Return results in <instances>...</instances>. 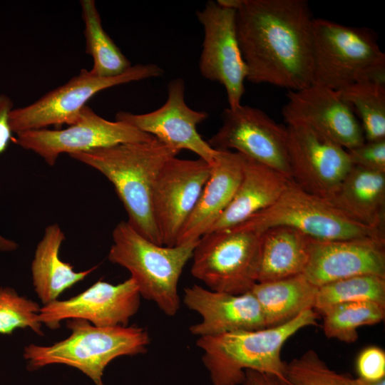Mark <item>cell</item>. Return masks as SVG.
Segmentation results:
<instances>
[{
    "mask_svg": "<svg viewBox=\"0 0 385 385\" xmlns=\"http://www.w3.org/2000/svg\"><path fill=\"white\" fill-rule=\"evenodd\" d=\"M247 80L298 91L312 84V23L306 0H236Z\"/></svg>",
    "mask_w": 385,
    "mask_h": 385,
    "instance_id": "1",
    "label": "cell"
},
{
    "mask_svg": "<svg viewBox=\"0 0 385 385\" xmlns=\"http://www.w3.org/2000/svg\"><path fill=\"white\" fill-rule=\"evenodd\" d=\"M179 153L155 138L69 155L108 178L127 212L128 223L148 240L163 245L153 216V188L163 165Z\"/></svg>",
    "mask_w": 385,
    "mask_h": 385,
    "instance_id": "2",
    "label": "cell"
},
{
    "mask_svg": "<svg viewBox=\"0 0 385 385\" xmlns=\"http://www.w3.org/2000/svg\"><path fill=\"white\" fill-rule=\"evenodd\" d=\"M317 319L314 309H308L280 326L198 337L196 344L212 385H241L247 370L284 377V344L300 329L316 325Z\"/></svg>",
    "mask_w": 385,
    "mask_h": 385,
    "instance_id": "3",
    "label": "cell"
},
{
    "mask_svg": "<svg viewBox=\"0 0 385 385\" xmlns=\"http://www.w3.org/2000/svg\"><path fill=\"white\" fill-rule=\"evenodd\" d=\"M385 83V54L367 29L314 19L312 84L340 91L353 83Z\"/></svg>",
    "mask_w": 385,
    "mask_h": 385,
    "instance_id": "4",
    "label": "cell"
},
{
    "mask_svg": "<svg viewBox=\"0 0 385 385\" xmlns=\"http://www.w3.org/2000/svg\"><path fill=\"white\" fill-rule=\"evenodd\" d=\"M110 262L127 269L140 296L153 302L166 315L180 309L178 286L196 244L168 247L148 240L128 221H120L113 230Z\"/></svg>",
    "mask_w": 385,
    "mask_h": 385,
    "instance_id": "5",
    "label": "cell"
},
{
    "mask_svg": "<svg viewBox=\"0 0 385 385\" xmlns=\"http://www.w3.org/2000/svg\"><path fill=\"white\" fill-rule=\"evenodd\" d=\"M71 331L64 340L48 346L30 344L24 356L33 369L63 364L78 369L96 385H104L103 371L114 359L144 354L150 344L148 332L137 326L96 327L81 319H69Z\"/></svg>",
    "mask_w": 385,
    "mask_h": 385,
    "instance_id": "6",
    "label": "cell"
},
{
    "mask_svg": "<svg viewBox=\"0 0 385 385\" xmlns=\"http://www.w3.org/2000/svg\"><path fill=\"white\" fill-rule=\"evenodd\" d=\"M261 232L232 227L205 234L192 252V275L208 289L242 294L257 282Z\"/></svg>",
    "mask_w": 385,
    "mask_h": 385,
    "instance_id": "7",
    "label": "cell"
},
{
    "mask_svg": "<svg viewBox=\"0 0 385 385\" xmlns=\"http://www.w3.org/2000/svg\"><path fill=\"white\" fill-rule=\"evenodd\" d=\"M237 226L258 232L272 227L287 226L317 240L363 237L385 240V232L354 221L292 180L274 203Z\"/></svg>",
    "mask_w": 385,
    "mask_h": 385,
    "instance_id": "8",
    "label": "cell"
},
{
    "mask_svg": "<svg viewBox=\"0 0 385 385\" xmlns=\"http://www.w3.org/2000/svg\"><path fill=\"white\" fill-rule=\"evenodd\" d=\"M163 73V69L155 63L131 66L123 73L112 77L98 76L81 69L78 76L33 103L13 108L9 113L11 130L17 134L49 125H69L77 120L87 101L99 91L132 81L160 77Z\"/></svg>",
    "mask_w": 385,
    "mask_h": 385,
    "instance_id": "9",
    "label": "cell"
},
{
    "mask_svg": "<svg viewBox=\"0 0 385 385\" xmlns=\"http://www.w3.org/2000/svg\"><path fill=\"white\" fill-rule=\"evenodd\" d=\"M15 142L40 155L49 165L61 154L86 152L117 144L150 141L155 138L121 121H110L86 105L77 120L65 129L42 128L16 134Z\"/></svg>",
    "mask_w": 385,
    "mask_h": 385,
    "instance_id": "10",
    "label": "cell"
},
{
    "mask_svg": "<svg viewBox=\"0 0 385 385\" xmlns=\"http://www.w3.org/2000/svg\"><path fill=\"white\" fill-rule=\"evenodd\" d=\"M222 120L221 127L207 140L212 148L239 153L291 178L286 126L259 108L242 105L225 108Z\"/></svg>",
    "mask_w": 385,
    "mask_h": 385,
    "instance_id": "11",
    "label": "cell"
},
{
    "mask_svg": "<svg viewBox=\"0 0 385 385\" xmlns=\"http://www.w3.org/2000/svg\"><path fill=\"white\" fill-rule=\"evenodd\" d=\"M235 12L211 0L196 12L204 30L200 72L204 78L224 86L230 109L241 105L247 75L237 38Z\"/></svg>",
    "mask_w": 385,
    "mask_h": 385,
    "instance_id": "12",
    "label": "cell"
},
{
    "mask_svg": "<svg viewBox=\"0 0 385 385\" xmlns=\"http://www.w3.org/2000/svg\"><path fill=\"white\" fill-rule=\"evenodd\" d=\"M286 127L292 180L307 192L327 198L353 166L347 150L305 124Z\"/></svg>",
    "mask_w": 385,
    "mask_h": 385,
    "instance_id": "13",
    "label": "cell"
},
{
    "mask_svg": "<svg viewBox=\"0 0 385 385\" xmlns=\"http://www.w3.org/2000/svg\"><path fill=\"white\" fill-rule=\"evenodd\" d=\"M211 172V165L198 158L168 160L155 181L153 210L164 246L176 245L179 233L193 210Z\"/></svg>",
    "mask_w": 385,
    "mask_h": 385,
    "instance_id": "14",
    "label": "cell"
},
{
    "mask_svg": "<svg viewBox=\"0 0 385 385\" xmlns=\"http://www.w3.org/2000/svg\"><path fill=\"white\" fill-rule=\"evenodd\" d=\"M185 88L183 78H174L168 83V98L160 108L143 114L119 111L115 120L128 123L179 152L190 150L212 165L217 150L202 139L197 130L208 114L186 104Z\"/></svg>",
    "mask_w": 385,
    "mask_h": 385,
    "instance_id": "15",
    "label": "cell"
},
{
    "mask_svg": "<svg viewBox=\"0 0 385 385\" xmlns=\"http://www.w3.org/2000/svg\"><path fill=\"white\" fill-rule=\"evenodd\" d=\"M140 297L131 277L118 284L99 280L69 299L44 305L38 320L52 329L58 328L61 321L73 319H85L96 327H125L138 312Z\"/></svg>",
    "mask_w": 385,
    "mask_h": 385,
    "instance_id": "16",
    "label": "cell"
},
{
    "mask_svg": "<svg viewBox=\"0 0 385 385\" xmlns=\"http://www.w3.org/2000/svg\"><path fill=\"white\" fill-rule=\"evenodd\" d=\"M287 96L282 113L287 125L305 124L346 150L365 142L359 120L339 91L312 84Z\"/></svg>",
    "mask_w": 385,
    "mask_h": 385,
    "instance_id": "17",
    "label": "cell"
},
{
    "mask_svg": "<svg viewBox=\"0 0 385 385\" xmlns=\"http://www.w3.org/2000/svg\"><path fill=\"white\" fill-rule=\"evenodd\" d=\"M385 240L363 237L312 239L302 275L319 287L344 278L372 274L385 277Z\"/></svg>",
    "mask_w": 385,
    "mask_h": 385,
    "instance_id": "18",
    "label": "cell"
},
{
    "mask_svg": "<svg viewBox=\"0 0 385 385\" xmlns=\"http://www.w3.org/2000/svg\"><path fill=\"white\" fill-rule=\"evenodd\" d=\"M183 302L202 318L189 329L198 337L267 328L260 307L250 291L231 294L194 284L185 288Z\"/></svg>",
    "mask_w": 385,
    "mask_h": 385,
    "instance_id": "19",
    "label": "cell"
},
{
    "mask_svg": "<svg viewBox=\"0 0 385 385\" xmlns=\"http://www.w3.org/2000/svg\"><path fill=\"white\" fill-rule=\"evenodd\" d=\"M243 155L217 150L210 177L175 245L197 244L218 220L232 200L242 176Z\"/></svg>",
    "mask_w": 385,
    "mask_h": 385,
    "instance_id": "20",
    "label": "cell"
},
{
    "mask_svg": "<svg viewBox=\"0 0 385 385\" xmlns=\"http://www.w3.org/2000/svg\"><path fill=\"white\" fill-rule=\"evenodd\" d=\"M291 180L284 174L243 155L242 176L237 191L207 232L239 225L269 207Z\"/></svg>",
    "mask_w": 385,
    "mask_h": 385,
    "instance_id": "21",
    "label": "cell"
},
{
    "mask_svg": "<svg viewBox=\"0 0 385 385\" xmlns=\"http://www.w3.org/2000/svg\"><path fill=\"white\" fill-rule=\"evenodd\" d=\"M324 200L354 221L385 232V173L353 165Z\"/></svg>",
    "mask_w": 385,
    "mask_h": 385,
    "instance_id": "22",
    "label": "cell"
},
{
    "mask_svg": "<svg viewBox=\"0 0 385 385\" xmlns=\"http://www.w3.org/2000/svg\"><path fill=\"white\" fill-rule=\"evenodd\" d=\"M311 240L287 226L262 231L257 282L302 274L309 260Z\"/></svg>",
    "mask_w": 385,
    "mask_h": 385,
    "instance_id": "23",
    "label": "cell"
},
{
    "mask_svg": "<svg viewBox=\"0 0 385 385\" xmlns=\"http://www.w3.org/2000/svg\"><path fill=\"white\" fill-rule=\"evenodd\" d=\"M65 235L57 224L47 226L38 243L31 263L32 280L35 292L44 305L56 300L66 289L83 280L96 267L75 272L69 263L59 257Z\"/></svg>",
    "mask_w": 385,
    "mask_h": 385,
    "instance_id": "24",
    "label": "cell"
},
{
    "mask_svg": "<svg viewBox=\"0 0 385 385\" xmlns=\"http://www.w3.org/2000/svg\"><path fill=\"white\" fill-rule=\"evenodd\" d=\"M318 287L302 274L257 282L250 292L262 310L266 327L282 325L314 309Z\"/></svg>",
    "mask_w": 385,
    "mask_h": 385,
    "instance_id": "25",
    "label": "cell"
},
{
    "mask_svg": "<svg viewBox=\"0 0 385 385\" xmlns=\"http://www.w3.org/2000/svg\"><path fill=\"white\" fill-rule=\"evenodd\" d=\"M80 2L85 24L86 52L93 61L90 71L101 77L123 73L131 67V63L103 29L95 1Z\"/></svg>",
    "mask_w": 385,
    "mask_h": 385,
    "instance_id": "26",
    "label": "cell"
},
{
    "mask_svg": "<svg viewBox=\"0 0 385 385\" xmlns=\"http://www.w3.org/2000/svg\"><path fill=\"white\" fill-rule=\"evenodd\" d=\"M339 91L360 119L365 141L385 139V83L361 81Z\"/></svg>",
    "mask_w": 385,
    "mask_h": 385,
    "instance_id": "27",
    "label": "cell"
},
{
    "mask_svg": "<svg viewBox=\"0 0 385 385\" xmlns=\"http://www.w3.org/2000/svg\"><path fill=\"white\" fill-rule=\"evenodd\" d=\"M322 314L327 337L354 343L359 337V327L384 320L385 306L370 301L351 302L332 306Z\"/></svg>",
    "mask_w": 385,
    "mask_h": 385,
    "instance_id": "28",
    "label": "cell"
},
{
    "mask_svg": "<svg viewBox=\"0 0 385 385\" xmlns=\"http://www.w3.org/2000/svg\"><path fill=\"white\" fill-rule=\"evenodd\" d=\"M359 301L385 306V277L363 274L322 285L317 289L314 309L322 314L332 306Z\"/></svg>",
    "mask_w": 385,
    "mask_h": 385,
    "instance_id": "29",
    "label": "cell"
},
{
    "mask_svg": "<svg viewBox=\"0 0 385 385\" xmlns=\"http://www.w3.org/2000/svg\"><path fill=\"white\" fill-rule=\"evenodd\" d=\"M38 303L19 296L10 287H0V333L11 334L18 327H29L43 335L38 320Z\"/></svg>",
    "mask_w": 385,
    "mask_h": 385,
    "instance_id": "30",
    "label": "cell"
},
{
    "mask_svg": "<svg viewBox=\"0 0 385 385\" xmlns=\"http://www.w3.org/2000/svg\"><path fill=\"white\" fill-rule=\"evenodd\" d=\"M284 378L293 385H343V374L331 369L312 349L286 363Z\"/></svg>",
    "mask_w": 385,
    "mask_h": 385,
    "instance_id": "31",
    "label": "cell"
},
{
    "mask_svg": "<svg viewBox=\"0 0 385 385\" xmlns=\"http://www.w3.org/2000/svg\"><path fill=\"white\" fill-rule=\"evenodd\" d=\"M346 150L352 165L385 173V139L365 141Z\"/></svg>",
    "mask_w": 385,
    "mask_h": 385,
    "instance_id": "32",
    "label": "cell"
},
{
    "mask_svg": "<svg viewBox=\"0 0 385 385\" xmlns=\"http://www.w3.org/2000/svg\"><path fill=\"white\" fill-rule=\"evenodd\" d=\"M359 378L376 381L385 379V352L378 346H371L364 349L356 361Z\"/></svg>",
    "mask_w": 385,
    "mask_h": 385,
    "instance_id": "33",
    "label": "cell"
},
{
    "mask_svg": "<svg viewBox=\"0 0 385 385\" xmlns=\"http://www.w3.org/2000/svg\"><path fill=\"white\" fill-rule=\"evenodd\" d=\"M12 109L11 100L5 94H0V153L6 148L11 138L9 113ZM11 245V240L0 235V249L7 250Z\"/></svg>",
    "mask_w": 385,
    "mask_h": 385,
    "instance_id": "34",
    "label": "cell"
},
{
    "mask_svg": "<svg viewBox=\"0 0 385 385\" xmlns=\"http://www.w3.org/2000/svg\"><path fill=\"white\" fill-rule=\"evenodd\" d=\"M241 385H293L284 377L255 370L245 371Z\"/></svg>",
    "mask_w": 385,
    "mask_h": 385,
    "instance_id": "35",
    "label": "cell"
},
{
    "mask_svg": "<svg viewBox=\"0 0 385 385\" xmlns=\"http://www.w3.org/2000/svg\"><path fill=\"white\" fill-rule=\"evenodd\" d=\"M343 385H385V379L376 381H369L359 377L353 379L343 374Z\"/></svg>",
    "mask_w": 385,
    "mask_h": 385,
    "instance_id": "36",
    "label": "cell"
}]
</instances>
